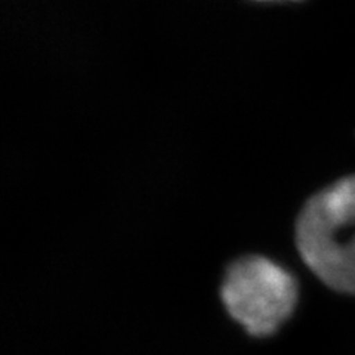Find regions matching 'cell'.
Returning a JSON list of instances; mask_svg holds the SVG:
<instances>
[{
  "label": "cell",
  "mask_w": 355,
  "mask_h": 355,
  "mask_svg": "<svg viewBox=\"0 0 355 355\" xmlns=\"http://www.w3.org/2000/svg\"><path fill=\"white\" fill-rule=\"evenodd\" d=\"M299 253L318 279L355 293V176L311 197L296 220Z\"/></svg>",
  "instance_id": "1"
},
{
  "label": "cell",
  "mask_w": 355,
  "mask_h": 355,
  "mask_svg": "<svg viewBox=\"0 0 355 355\" xmlns=\"http://www.w3.org/2000/svg\"><path fill=\"white\" fill-rule=\"evenodd\" d=\"M254 2H286V0H254ZM291 2H297V0H291Z\"/></svg>",
  "instance_id": "3"
},
{
  "label": "cell",
  "mask_w": 355,
  "mask_h": 355,
  "mask_svg": "<svg viewBox=\"0 0 355 355\" xmlns=\"http://www.w3.org/2000/svg\"><path fill=\"white\" fill-rule=\"evenodd\" d=\"M220 297L232 320L257 338L271 336L292 315L297 302L293 275L259 254L228 265Z\"/></svg>",
  "instance_id": "2"
}]
</instances>
